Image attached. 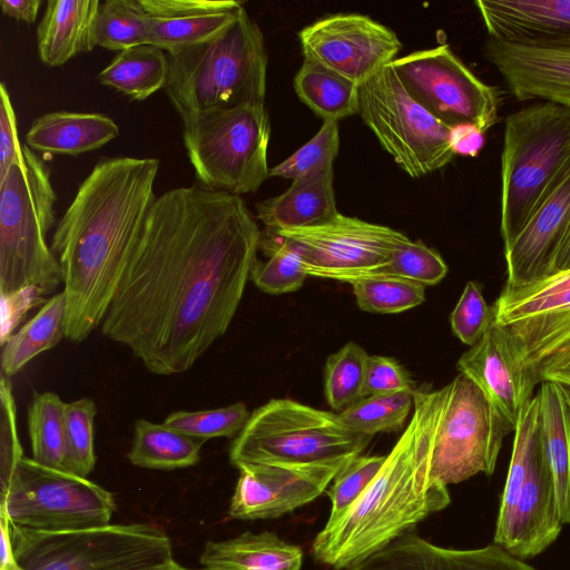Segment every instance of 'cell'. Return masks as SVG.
<instances>
[{
    "label": "cell",
    "mask_w": 570,
    "mask_h": 570,
    "mask_svg": "<svg viewBox=\"0 0 570 570\" xmlns=\"http://www.w3.org/2000/svg\"><path fill=\"white\" fill-rule=\"evenodd\" d=\"M262 230L238 195L198 184L157 196L128 258L102 334L157 375H174L228 330Z\"/></svg>",
    "instance_id": "cell-1"
},
{
    "label": "cell",
    "mask_w": 570,
    "mask_h": 570,
    "mask_svg": "<svg viewBox=\"0 0 570 570\" xmlns=\"http://www.w3.org/2000/svg\"><path fill=\"white\" fill-rule=\"evenodd\" d=\"M157 158L104 157L79 185L51 249L66 296L65 337L85 341L101 325L156 199Z\"/></svg>",
    "instance_id": "cell-2"
},
{
    "label": "cell",
    "mask_w": 570,
    "mask_h": 570,
    "mask_svg": "<svg viewBox=\"0 0 570 570\" xmlns=\"http://www.w3.org/2000/svg\"><path fill=\"white\" fill-rule=\"evenodd\" d=\"M413 395L411 420L374 480L316 534L312 553L318 562L346 570L450 504L448 487L430 473L443 391L421 389Z\"/></svg>",
    "instance_id": "cell-3"
},
{
    "label": "cell",
    "mask_w": 570,
    "mask_h": 570,
    "mask_svg": "<svg viewBox=\"0 0 570 570\" xmlns=\"http://www.w3.org/2000/svg\"><path fill=\"white\" fill-rule=\"evenodd\" d=\"M167 56L165 91L183 127L217 110L265 100L264 37L245 8L213 39Z\"/></svg>",
    "instance_id": "cell-4"
},
{
    "label": "cell",
    "mask_w": 570,
    "mask_h": 570,
    "mask_svg": "<svg viewBox=\"0 0 570 570\" xmlns=\"http://www.w3.org/2000/svg\"><path fill=\"white\" fill-rule=\"evenodd\" d=\"M570 167V106L537 101L507 116L500 233L508 247Z\"/></svg>",
    "instance_id": "cell-5"
},
{
    "label": "cell",
    "mask_w": 570,
    "mask_h": 570,
    "mask_svg": "<svg viewBox=\"0 0 570 570\" xmlns=\"http://www.w3.org/2000/svg\"><path fill=\"white\" fill-rule=\"evenodd\" d=\"M23 160L0 180V293L33 285L46 295L62 283L46 237L55 223L50 170L27 145Z\"/></svg>",
    "instance_id": "cell-6"
},
{
    "label": "cell",
    "mask_w": 570,
    "mask_h": 570,
    "mask_svg": "<svg viewBox=\"0 0 570 570\" xmlns=\"http://www.w3.org/2000/svg\"><path fill=\"white\" fill-rule=\"evenodd\" d=\"M371 439L348 428L340 414L273 399L250 413L230 446L229 461L236 468L330 464L360 455Z\"/></svg>",
    "instance_id": "cell-7"
},
{
    "label": "cell",
    "mask_w": 570,
    "mask_h": 570,
    "mask_svg": "<svg viewBox=\"0 0 570 570\" xmlns=\"http://www.w3.org/2000/svg\"><path fill=\"white\" fill-rule=\"evenodd\" d=\"M18 570H141L173 558L169 535L149 523L45 532L11 524Z\"/></svg>",
    "instance_id": "cell-8"
},
{
    "label": "cell",
    "mask_w": 570,
    "mask_h": 570,
    "mask_svg": "<svg viewBox=\"0 0 570 570\" xmlns=\"http://www.w3.org/2000/svg\"><path fill=\"white\" fill-rule=\"evenodd\" d=\"M271 132L265 102L217 110L183 127L198 185L238 196L256 191L269 177Z\"/></svg>",
    "instance_id": "cell-9"
},
{
    "label": "cell",
    "mask_w": 570,
    "mask_h": 570,
    "mask_svg": "<svg viewBox=\"0 0 570 570\" xmlns=\"http://www.w3.org/2000/svg\"><path fill=\"white\" fill-rule=\"evenodd\" d=\"M115 509L114 494L88 478L26 456L0 499V511L12 525L45 532L104 527Z\"/></svg>",
    "instance_id": "cell-10"
},
{
    "label": "cell",
    "mask_w": 570,
    "mask_h": 570,
    "mask_svg": "<svg viewBox=\"0 0 570 570\" xmlns=\"http://www.w3.org/2000/svg\"><path fill=\"white\" fill-rule=\"evenodd\" d=\"M358 115L412 178L443 168L455 156L450 128L411 97L390 63L360 86Z\"/></svg>",
    "instance_id": "cell-11"
},
{
    "label": "cell",
    "mask_w": 570,
    "mask_h": 570,
    "mask_svg": "<svg viewBox=\"0 0 570 570\" xmlns=\"http://www.w3.org/2000/svg\"><path fill=\"white\" fill-rule=\"evenodd\" d=\"M443 403L431 456V478L443 485L494 472L503 439L514 428L483 391L459 373L442 387Z\"/></svg>",
    "instance_id": "cell-12"
},
{
    "label": "cell",
    "mask_w": 570,
    "mask_h": 570,
    "mask_svg": "<svg viewBox=\"0 0 570 570\" xmlns=\"http://www.w3.org/2000/svg\"><path fill=\"white\" fill-rule=\"evenodd\" d=\"M391 67L411 97L446 127L498 120L499 91L478 78L448 45L411 52Z\"/></svg>",
    "instance_id": "cell-13"
},
{
    "label": "cell",
    "mask_w": 570,
    "mask_h": 570,
    "mask_svg": "<svg viewBox=\"0 0 570 570\" xmlns=\"http://www.w3.org/2000/svg\"><path fill=\"white\" fill-rule=\"evenodd\" d=\"M269 232L297 252L307 276L350 284L379 275L396 249L410 240L396 229L341 213L317 226Z\"/></svg>",
    "instance_id": "cell-14"
},
{
    "label": "cell",
    "mask_w": 570,
    "mask_h": 570,
    "mask_svg": "<svg viewBox=\"0 0 570 570\" xmlns=\"http://www.w3.org/2000/svg\"><path fill=\"white\" fill-rule=\"evenodd\" d=\"M298 38L305 60L361 86L394 61L402 43L396 33L360 13H337L304 27Z\"/></svg>",
    "instance_id": "cell-15"
},
{
    "label": "cell",
    "mask_w": 570,
    "mask_h": 570,
    "mask_svg": "<svg viewBox=\"0 0 570 570\" xmlns=\"http://www.w3.org/2000/svg\"><path fill=\"white\" fill-rule=\"evenodd\" d=\"M492 311L534 368L570 338V268L520 286L504 285Z\"/></svg>",
    "instance_id": "cell-16"
},
{
    "label": "cell",
    "mask_w": 570,
    "mask_h": 570,
    "mask_svg": "<svg viewBox=\"0 0 570 570\" xmlns=\"http://www.w3.org/2000/svg\"><path fill=\"white\" fill-rule=\"evenodd\" d=\"M347 461L314 464H245L230 498L228 515L237 520L275 519L314 501Z\"/></svg>",
    "instance_id": "cell-17"
},
{
    "label": "cell",
    "mask_w": 570,
    "mask_h": 570,
    "mask_svg": "<svg viewBox=\"0 0 570 570\" xmlns=\"http://www.w3.org/2000/svg\"><path fill=\"white\" fill-rule=\"evenodd\" d=\"M563 525L538 432L523 481L510 507L498 512L493 543L519 559H531L557 540Z\"/></svg>",
    "instance_id": "cell-18"
},
{
    "label": "cell",
    "mask_w": 570,
    "mask_h": 570,
    "mask_svg": "<svg viewBox=\"0 0 570 570\" xmlns=\"http://www.w3.org/2000/svg\"><path fill=\"white\" fill-rule=\"evenodd\" d=\"M456 367L515 429L539 381L513 335L493 317L484 335L461 355Z\"/></svg>",
    "instance_id": "cell-19"
},
{
    "label": "cell",
    "mask_w": 570,
    "mask_h": 570,
    "mask_svg": "<svg viewBox=\"0 0 570 570\" xmlns=\"http://www.w3.org/2000/svg\"><path fill=\"white\" fill-rule=\"evenodd\" d=\"M483 52L517 100L570 106V37L525 41L489 38Z\"/></svg>",
    "instance_id": "cell-20"
},
{
    "label": "cell",
    "mask_w": 570,
    "mask_h": 570,
    "mask_svg": "<svg viewBox=\"0 0 570 570\" xmlns=\"http://www.w3.org/2000/svg\"><path fill=\"white\" fill-rule=\"evenodd\" d=\"M569 225L570 167L513 242L504 247L505 285L520 286L550 275Z\"/></svg>",
    "instance_id": "cell-21"
},
{
    "label": "cell",
    "mask_w": 570,
    "mask_h": 570,
    "mask_svg": "<svg viewBox=\"0 0 570 570\" xmlns=\"http://www.w3.org/2000/svg\"><path fill=\"white\" fill-rule=\"evenodd\" d=\"M346 570H537L502 547L478 549L435 546L409 531Z\"/></svg>",
    "instance_id": "cell-22"
},
{
    "label": "cell",
    "mask_w": 570,
    "mask_h": 570,
    "mask_svg": "<svg viewBox=\"0 0 570 570\" xmlns=\"http://www.w3.org/2000/svg\"><path fill=\"white\" fill-rule=\"evenodd\" d=\"M147 14L149 45L166 53L208 41L244 8L235 0H140Z\"/></svg>",
    "instance_id": "cell-23"
},
{
    "label": "cell",
    "mask_w": 570,
    "mask_h": 570,
    "mask_svg": "<svg viewBox=\"0 0 570 570\" xmlns=\"http://www.w3.org/2000/svg\"><path fill=\"white\" fill-rule=\"evenodd\" d=\"M489 38L525 41L570 37V0H478Z\"/></svg>",
    "instance_id": "cell-24"
},
{
    "label": "cell",
    "mask_w": 570,
    "mask_h": 570,
    "mask_svg": "<svg viewBox=\"0 0 570 570\" xmlns=\"http://www.w3.org/2000/svg\"><path fill=\"white\" fill-rule=\"evenodd\" d=\"M265 229L282 230L324 224L340 213L334 191V166L297 178L283 194L256 203Z\"/></svg>",
    "instance_id": "cell-25"
},
{
    "label": "cell",
    "mask_w": 570,
    "mask_h": 570,
    "mask_svg": "<svg viewBox=\"0 0 570 570\" xmlns=\"http://www.w3.org/2000/svg\"><path fill=\"white\" fill-rule=\"evenodd\" d=\"M99 0H49L37 28L40 60L59 67L94 49V24Z\"/></svg>",
    "instance_id": "cell-26"
},
{
    "label": "cell",
    "mask_w": 570,
    "mask_h": 570,
    "mask_svg": "<svg viewBox=\"0 0 570 570\" xmlns=\"http://www.w3.org/2000/svg\"><path fill=\"white\" fill-rule=\"evenodd\" d=\"M118 135V125L106 115L52 111L32 121L26 145L45 154L77 156L100 148Z\"/></svg>",
    "instance_id": "cell-27"
},
{
    "label": "cell",
    "mask_w": 570,
    "mask_h": 570,
    "mask_svg": "<svg viewBox=\"0 0 570 570\" xmlns=\"http://www.w3.org/2000/svg\"><path fill=\"white\" fill-rule=\"evenodd\" d=\"M199 563L203 570H301L303 551L273 532L246 531L227 540H207Z\"/></svg>",
    "instance_id": "cell-28"
},
{
    "label": "cell",
    "mask_w": 570,
    "mask_h": 570,
    "mask_svg": "<svg viewBox=\"0 0 570 570\" xmlns=\"http://www.w3.org/2000/svg\"><path fill=\"white\" fill-rule=\"evenodd\" d=\"M539 397L541 448L553 478L563 524L570 523V387L542 382Z\"/></svg>",
    "instance_id": "cell-29"
},
{
    "label": "cell",
    "mask_w": 570,
    "mask_h": 570,
    "mask_svg": "<svg viewBox=\"0 0 570 570\" xmlns=\"http://www.w3.org/2000/svg\"><path fill=\"white\" fill-rule=\"evenodd\" d=\"M204 443L165 423L139 419L135 422L134 438L127 458L132 465L144 469H184L199 462Z\"/></svg>",
    "instance_id": "cell-30"
},
{
    "label": "cell",
    "mask_w": 570,
    "mask_h": 570,
    "mask_svg": "<svg viewBox=\"0 0 570 570\" xmlns=\"http://www.w3.org/2000/svg\"><path fill=\"white\" fill-rule=\"evenodd\" d=\"M168 56L145 43L119 51L97 76L98 81L131 100L141 101L160 89L168 78Z\"/></svg>",
    "instance_id": "cell-31"
},
{
    "label": "cell",
    "mask_w": 570,
    "mask_h": 570,
    "mask_svg": "<svg viewBox=\"0 0 570 570\" xmlns=\"http://www.w3.org/2000/svg\"><path fill=\"white\" fill-rule=\"evenodd\" d=\"M63 291L49 298L39 312L6 342L1 353L2 374L10 377L37 355L55 347L66 330Z\"/></svg>",
    "instance_id": "cell-32"
},
{
    "label": "cell",
    "mask_w": 570,
    "mask_h": 570,
    "mask_svg": "<svg viewBox=\"0 0 570 570\" xmlns=\"http://www.w3.org/2000/svg\"><path fill=\"white\" fill-rule=\"evenodd\" d=\"M302 102L323 120L338 121L360 112V86L336 72L304 59L294 77Z\"/></svg>",
    "instance_id": "cell-33"
},
{
    "label": "cell",
    "mask_w": 570,
    "mask_h": 570,
    "mask_svg": "<svg viewBox=\"0 0 570 570\" xmlns=\"http://www.w3.org/2000/svg\"><path fill=\"white\" fill-rule=\"evenodd\" d=\"M32 459L67 471L66 403L53 392H35L28 409Z\"/></svg>",
    "instance_id": "cell-34"
},
{
    "label": "cell",
    "mask_w": 570,
    "mask_h": 570,
    "mask_svg": "<svg viewBox=\"0 0 570 570\" xmlns=\"http://www.w3.org/2000/svg\"><path fill=\"white\" fill-rule=\"evenodd\" d=\"M96 46L125 50L149 43L147 14L140 0H106L100 3L95 24Z\"/></svg>",
    "instance_id": "cell-35"
},
{
    "label": "cell",
    "mask_w": 570,
    "mask_h": 570,
    "mask_svg": "<svg viewBox=\"0 0 570 570\" xmlns=\"http://www.w3.org/2000/svg\"><path fill=\"white\" fill-rule=\"evenodd\" d=\"M259 249L268 259L256 261L250 278L263 292L283 294L301 288L307 277L297 252L282 237L265 229L262 232Z\"/></svg>",
    "instance_id": "cell-36"
},
{
    "label": "cell",
    "mask_w": 570,
    "mask_h": 570,
    "mask_svg": "<svg viewBox=\"0 0 570 570\" xmlns=\"http://www.w3.org/2000/svg\"><path fill=\"white\" fill-rule=\"evenodd\" d=\"M368 354L355 342H348L327 357L324 391L328 405L338 412L364 397Z\"/></svg>",
    "instance_id": "cell-37"
},
{
    "label": "cell",
    "mask_w": 570,
    "mask_h": 570,
    "mask_svg": "<svg viewBox=\"0 0 570 570\" xmlns=\"http://www.w3.org/2000/svg\"><path fill=\"white\" fill-rule=\"evenodd\" d=\"M414 392L370 395L340 412L352 430L373 436L381 432L399 431L411 412Z\"/></svg>",
    "instance_id": "cell-38"
},
{
    "label": "cell",
    "mask_w": 570,
    "mask_h": 570,
    "mask_svg": "<svg viewBox=\"0 0 570 570\" xmlns=\"http://www.w3.org/2000/svg\"><path fill=\"white\" fill-rule=\"evenodd\" d=\"M358 307L365 312L392 314L419 306L425 286L399 276L373 275L351 283Z\"/></svg>",
    "instance_id": "cell-39"
},
{
    "label": "cell",
    "mask_w": 570,
    "mask_h": 570,
    "mask_svg": "<svg viewBox=\"0 0 570 570\" xmlns=\"http://www.w3.org/2000/svg\"><path fill=\"white\" fill-rule=\"evenodd\" d=\"M250 417L244 402L202 411H176L164 423L184 434L206 442L214 438L237 436Z\"/></svg>",
    "instance_id": "cell-40"
},
{
    "label": "cell",
    "mask_w": 570,
    "mask_h": 570,
    "mask_svg": "<svg viewBox=\"0 0 570 570\" xmlns=\"http://www.w3.org/2000/svg\"><path fill=\"white\" fill-rule=\"evenodd\" d=\"M97 406L82 397L66 403L67 471L87 478L96 464L94 421Z\"/></svg>",
    "instance_id": "cell-41"
},
{
    "label": "cell",
    "mask_w": 570,
    "mask_h": 570,
    "mask_svg": "<svg viewBox=\"0 0 570 570\" xmlns=\"http://www.w3.org/2000/svg\"><path fill=\"white\" fill-rule=\"evenodd\" d=\"M340 148L337 121H323L320 130L305 145L269 170V177L292 181L334 166Z\"/></svg>",
    "instance_id": "cell-42"
},
{
    "label": "cell",
    "mask_w": 570,
    "mask_h": 570,
    "mask_svg": "<svg viewBox=\"0 0 570 570\" xmlns=\"http://www.w3.org/2000/svg\"><path fill=\"white\" fill-rule=\"evenodd\" d=\"M386 460V455H357L337 472L325 493L331 501L327 522L338 519L366 490Z\"/></svg>",
    "instance_id": "cell-43"
},
{
    "label": "cell",
    "mask_w": 570,
    "mask_h": 570,
    "mask_svg": "<svg viewBox=\"0 0 570 570\" xmlns=\"http://www.w3.org/2000/svg\"><path fill=\"white\" fill-rule=\"evenodd\" d=\"M448 274V265L441 255L421 240H407L393 254L391 262L379 275H393L435 285Z\"/></svg>",
    "instance_id": "cell-44"
},
{
    "label": "cell",
    "mask_w": 570,
    "mask_h": 570,
    "mask_svg": "<svg viewBox=\"0 0 570 570\" xmlns=\"http://www.w3.org/2000/svg\"><path fill=\"white\" fill-rule=\"evenodd\" d=\"M493 318L492 306L483 297L478 283H466L450 315L453 334L464 344L474 345L487 332Z\"/></svg>",
    "instance_id": "cell-45"
},
{
    "label": "cell",
    "mask_w": 570,
    "mask_h": 570,
    "mask_svg": "<svg viewBox=\"0 0 570 570\" xmlns=\"http://www.w3.org/2000/svg\"><path fill=\"white\" fill-rule=\"evenodd\" d=\"M0 475L1 492L4 491L22 460L23 451L18 436L17 406L9 377L1 375L0 382Z\"/></svg>",
    "instance_id": "cell-46"
},
{
    "label": "cell",
    "mask_w": 570,
    "mask_h": 570,
    "mask_svg": "<svg viewBox=\"0 0 570 570\" xmlns=\"http://www.w3.org/2000/svg\"><path fill=\"white\" fill-rule=\"evenodd\" d=\"M414 392V382L392 357L381 355H368L366 364V376L364 397L377 394H391L396 392Z\"/></svg>",
    "instance_id": "cell-47"
},
{
    "label": "cell",
    "mask_w": 570,
    "mask_h": 570,
    "mask_svg": "<svg viewBox=\"0 0 570 570\" xmlns=\"http://www.w3.org/2000/svg\"><path fill=\"white\" fill-rule=\"evenodd\" d=\"M46 293L33 285L21 287L14 292L2 294L1 320H0V343L3 346L13 334L16 327L26 317L28 312L38 305H43Z\"/></svg>",
    "instance_id": "cell-48"
},
{
    "label": "cell",
    "mask_w": 570,
    "mask_h": 570,
    "mask_svg": "<svg viewBox=\"0 0 570 570\" xmlns=\"http://www.w3.org/2000/svg\"><path fill=\"white\" fill-rule=\"evenodd\" d=\"M18 137L17 118L6 85H0V180L9 169L23 160Z\"/></svg>",
    "instance_id": "cell-49"
},
{
    "label": "cell",
    "mask_w": 570,
    "mask_h": 570,
    "mask_svg": "<svg viewBox=\"0 0 570 570\" xmlns=\"http://www.w3.org/2000/svg\"><path fill=\"white\" fill-rule=\"evenodd\" d=\"M539 383L556 382L570 387V338L533 368Z\"/></svg>",
    "instance_id": "cell-50"
},
{
    "label": "cell",
    "mask_w": 570,
    "mask_h": 570,
    "mask_svg": "<svg viewBox=\"0 0 570 570\" xmlns=\"http://www.w3.org/2000/svg\"><path fill=\"white\" fill-rule=\"evenodd\" d=\"M450 146L454 155L475 157L484 146V131L473 124L450 127Z\"/></svg>",
    "instance_id": "cell-51"
},
{
    "label": "cell",
    "mask_w": 570,
    "mask_h": 570,
    "mask_svg": "<svg viewBox=\"0 0 570 570\" xmlns=\"http://www.w3.org/2000/svg\"><path fill=\"white\" fill-rule=\"evenodd\" d=\"M41 3V0H0V8L2 13L9 18L33 23Z\"/></svg>",
    "instance_id": "cell-52"
},
{
    "label": "cell",
    "mask_w": 570,
    "mask_h": 570,
    "mask_svg": "<svg viewBox=\"0 0 570 570\" xmlns=\"http://www.w3.org/2000/svg\"><path fill=\"white\" fill-rule=\"evenodd\" d=\"M0 570H18L12 547L11 523L2 511H0Z\"/></svg>",
    "instance_id": "cell-53"
},
{
    "label": "cell",
    "mask_w": 570,
    "mask_h": 570,
    "mask_svg": "<svg viewBox=\"0 0 570 570\" xmlns=\"http://www.w3.org/2000/svg\"><path fill=\"white\" fill-rule=\"evenodd\" d=\"M570 268V225L563 237V240L557 252L552 264V273L566 271Z\"/></svg>",
    "instance_id": "cell-54"
},
{
    "label": "cell",
    "mask_w": 570,
    "mask_h": 570,
    "mask_svg": "<svg viewBox=\"0 0 570 570\" xmlns=\"http://www.w3.org/2000/svg\"><path fill=\"white\" fill-rule=\"evenodd\" d=\"M141 570H193L189 568H186L178 563L176 560L171 559L166 562H161Z\"/></svg>",
    "instance_id": "cell-55"
}]
</instances>
